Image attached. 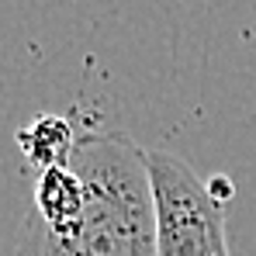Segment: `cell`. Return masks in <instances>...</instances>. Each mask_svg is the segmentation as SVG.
Instances as JSON below:
<instances>
[{
    "label": "cell",
    "instance_id": "3957f363",
    "mask_svg": "<svg viewBox=\"0 0 256 256\" xmlns=\"http://www.w3.org/2000/svg\"><path fill=\"white\" fill-rule=\"evenodd\" d=\"M86 190L80 173L73 170L70 163L66 166H48L35 176V190H32V204H28V214H35L42 225L48 228H70L80 212H84Z\"/></svg>",
    "mask_w": 256,
    "mask_h": 256
},
{
    "label": "cell",
    "instance_id": "277c9868",
    "mask_svg": "<svg viewBox=\"0 0 256 256\" xmlns=\"http://www.w3.org/2000/svg\"><path fill=\"white\" fill-rule=\"evenodd\" d=\"M76 138H80L76 128L62 114H35L28 125H21L14 132V142H18L21 156L38 173L48 170V166H66L73 160Z\"/></svg>",
    "mask_w": 256,
    "mask_h": 256
},
{
    "label": "cell",
    "instance_id": "7a4b0ae2",
    "mask_svg": "<svg viewBox=\"0 0 256 256\" xmlns=\"http://www.w3.org/2000/svg\"><path fill=\"white\" fill-rule=\"evenodd\" d=\"M156 256H228L225 204L180 156L146 152Z\"/></svg>",
    "mask_w": 256,
    "mask_h": 256
},
{
    "label": "cell",
    "instance_id": "5b68a950",
    "mask_svg": "<svg viewBox=\"0 0 256 256\" xmlns=\"http://www.w3.org/2000/svg\"><path fill=\"white\" fill-rule=\"evenodd\" d=\"M208 190H212V194L218 198V201H222V204L232 198V184H228L225 176H214V180H208Z\"/></svg>",
    "mask_w": 256,
    "mask_h": 256
},
{
    "label": "cell",
    "instance_id": "6da1fadb",
    "mask_svg": "<svg viewBox=\"0 0 256 256\" xmlns=\"http://www.w3.org/2000/svg\"><path fill=\"white\" fill-rule=\"evenodd\" d=\"M70 166L86 190L70 228L21 214L14 256H156V218L146 149L122 132H84Z\"/></svg>",
    "mask_w": 256,
    "mask_h": 256
}]
</instances>
